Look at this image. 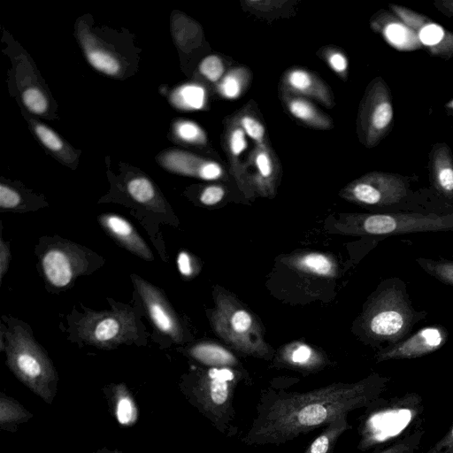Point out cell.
I'll list each match as a JSON object with an SVG mask.
<instances>
[{"mask_svg":"<svg viewBox=\"0 0 453 453\" xmlns=\"http://www.w3.org/2000/svg\"><path fill=\"white\" fill-rule=\"evenodd\" d=\"M178 39L185 49H193L200 45L203 34L201 27L193 20L182 18L179 22Z\"/></svg>","mask_w":453,"mask_h":453,"instance_id":"cell-30","label":"cell"},{"mask_svg":"<svg viewBox=\"0 0 453 453\" xmlns=\"http://www.w3.org/2000/svg\"><path fill=\"white\" fill-rule=\"evenodd\" d=\"M295 267L299 270L319 276H334L335 274V264L327 256L312 252L304 254L295 261Z\"/></svg>","mask_w":453,"mask_h":453,"instance_id":"cell-25","label":"cell"},{"mask_svg":"<svg viewBox=\"0 0 453 453\" xmlns=\"http://www.w3.org/2000/svg\"><path fill=\"white\" fill-rule=\"evenodd\" d=\"M211 321L215 332L238 351L269 360L271 349L253 316L231 296L219 293Z\"/></svg>","mask_w":453,"mask_h":453,"instance_id":"cell-5","label":"cell"},{"mask_svg":"<svg viewBox=\"0 0 453 453\" xmlns=\"http://www.w3.org/2000/svg\"><path fill=\"white\" fill-rule=\"evenodd\" d=\"M448 340V329L441 324H433L421 327L396 343L380 349L375 360L380 363L422 357L441 349Z\"/></svg>","mask_w":453,"mask_h":453,"instance_id":"cell-10","label":"cell"},{"mask_svg":"<svg viewBox=\"0 0 453 453\" xmlns=\"http://www.w3.org/2000/svg\"><path fill=\"white\" fill-rule=\"evenodd\" d=\"M424 453H453V426L440 441Z\"/></svg>","mask_w":453,"mask_h":453,"instance_id":"cell-41","label":"cell"},{"mask_svg":"<svg viewBox=\"0 0 453 453\" xmlns=\"http://www.w3.org/2000/svg\"><path fill=\"white\" fill-rule=\"evenodd\" d=\"M324 58L330 68L338 73L342 79L346 77L349 62L346 55L335 48H326L323 50Z\"/></svg>","mask_w":453,"mask_h":453,"instance_id":"cell-35","label":"cell"},{"mask_svg":"<svg viewBox=\"0 0 453 453\" xmlns=\"http://www.w3.org/2000/svg\"><path fill=\"white\" fill-rule=\"evenodd\" d=\"M20 203L19 195L13 189L0 185V206L4 209L16 207Z\"/></svg>","mask_w":453,"mask_h":453,"instance_id":"cell-40","label":"cell"},{"mask_svg":"<svg viewBox=\"0 0 453 453\" xmlns=\"http://www.w3.org/2000/svg\"><path fill=\"white\" fill-rule=\"evenodd\" d=\"M433 4L442 15L453 18V0H435Z\"/></svg>","mask_w":453,"mask_h":453,"instance_id":"cell-45","label":"cell"},{"mask_svg":"<svg viewBox=\"0 0 453 453\" xmlns=\"http://www.w3.org/2000/svg\"><path fill=\"white\" fill-rule=\"evenodd\" d=\"M340 196L370 209L372 213L453 211L441 203L428 188L414 189L412 177L397 173L369 172L347 184Z\"/></svg>","mask_w":453,"mask_h":453,"instance_id":"cell-3","label":"cell"},{"mask_svg":"<svg viewBox=\"0 0 453 453\" xmlns=\"http://www.w3.org/2000/svg\"><path fill=\"white\" fill-rule=\"evenodd\" d=\"M243 378L240 370L211 367L197 380L196 396L202 411L222 434L234 432V395Z\"/></svg>","mask_w":453,"mask_h":453,"instance_id":"cell-6","label":"cell"},{"mask_svg":"<svg viewBox=\"0 0 453 453\" xmlns=\"http://www.w3.org/2000/svg\"><path fill=\"white\" fill-rule=\"evenodd\" d=\"M117 417L121 424H127L132 420L134 417V408L128 399L123 398L119 402Z\"/></svg>","mask_w":453,"mask_h":453,"instance_id":"cell-42","label":"cell"},{"mask_svg":"<svg viewBox=\"0 0 453 453\" xmlns=\"http://www.w3.org/2000/svg\"><path fill=\"white\" fill-rule=\"evenodd\" d=\"M88 58L95 68L107 74H115L119 67L113 57L102 50L88 52Z\"/></svg>","mask_w":453,"mask_h":453,"instance_id":"cell-34","label":"cell"},{"mask_svg":"<svg viewBox=\"0 0 453 453\" xmlns=\"http://www.w3.org/2000/svg\"><path fill=\"white\" fill-rule=\"evenodd\" d=\"M444 108L449 115L453 116V98L445 104Z\"/></svg>","mask_w":453,"mask_h":453,"instance_id":"cell-46","label":"cell"},{"mask_svg":"<svg viewBox=\"0 0 453 453\" xmlns=\"http://www.w3.org/2000/svg\"><path fill=\"white\" fill-rule=\"evenodd\" d=\"M389 380L373 372L356 382L332 383L307 392L264 389L241 441L247 446H265L293 441L325 427L342 414L373 406Z\"/></svg>","mask_w":453,"mask_h":453,"instance_id":"cell-1","label":"cell"},{"mask_svg":"<svg viewBox=\"0 0 453 453\" xmlns=\"http://www.w3.org/2000/svg\"><path fill=\"white\" fill-rule=\"evenodd\" d=\"M340 232L375 237L453 232V211L344 214L340 219Z\"/></svg>","mask_w":453,"mask_h":453,"instance_id":"cell-4","label":"cell"},{"mask_svg":"<svg viewBox=\"0 0 453 453\" xmlns=\"http://www.w3.org/2000/svg\"><path fill=\"white\" fill-rule=\"evenodd\" d=\"M428 312L417 310L399 277L382 280L370 295L357 322V331L367 344L384 348L409 336Z\"/></svg>","mask_w":453,"mask_h":453,"instance_id":"cell-2","label":"cell"},{"mask_svg":"<svg viewBox=\"0 0 453 453\" xmlns=\"http://www.w3.org/2000/svg\"><path fill=\"white\" fill-rule=\"evenodd\" d=\"M6 350L12 366L30 380L42 378L48 371L46 359L31 334L15 326L6 333Z\"/></svg>","mask_w":453,"mask_h":453,"instance_id":"cell-11","label":"cell"},{"mask_svg":"<svg viewBox=\"0 0 453 453\" xmlns=\"http://www.w3.org/2000/svg\"><path fill=\"white\" fill-rule=\"evenodd\" d=\"M282 101L288 111L297 120L315 129H330L331 119L305 97L282 92Z\"/></svg>","mask_w":453,"mask_h":453,"instance_id":"cell-20","label":"cell"},{"mask_svg":"<svg viewBox=\"0 0 453 453\" xmlns=\"http://www.w3.org/2000/svg\"><path fill=\"white\" fill-rule=\"evenodd\" d=\"M250 81V73L245 67L229 70L217 84V91L225 99H236L245 90Z\"/></svg>","mask_w":453,"mask_h":453,"instance_id":"cell-24","label":"cell"},{"mask_svg":"<svg viewBox=\"0 0 453 453\" xmlns=\"http://www.w3.org/2000/svg\"><path fill=\"white\" fill-rule=\"evenodd\" d=\"M165 165L177 173L206 180L220 179L224 174V169L218 162L183 151H174L168 154Z\"/></svg>","mask_w":453,"mask_h":453,"instance_id":"cell-16","label":"cell"},{"mask_svg":"<svg viewBox=\"0 0 453 453\" xmlns=\"http://www.w3.org/2000/svg\"><path fill=\"white\" fill-rule=\"evenodd\" d=\"M132 278L154 325L174 342H181V326L162 293L143 279L136 275H133Z\"/></svg>","mask_w":453,"mask_h":453,"instance_id":"cell-12","label":"cell"},{"mask_svg":"<svg viewBox=\"0 0 453 453\" xmlns=\"http://www.w3.org/2000/svg\"><path fill=\"white\" fill-rule=\"evenodd\" d=\"M393 122L390 88L382 77H375L359 104L357 131L360 142L367 149L377 146L389 134Z\"/></svg>","mask_w":453,"mask_h":453,"instance_id":"cell-7","label":"cell"},{"mask_svg":"<svg viewBox=\"0 0 453 453\" xmlns=\"http://www.w3.org/2000/svg\"><path fill=\"white\" fill-rule=\"evenodd\" d=\"M127 189L130 196L141 203H150L155 197V189L145 178L132 180L127 185Z\"/></svg>","mask_w":453,"mask_h":453,"instance_id":"cell-32","label":"cell"},{"mask_svg":"<svg viewBox=\"0 0 453 453\" xmlns=\"http://www.w3.org/2000/svg\"><path fill=\"white\" fill-rule=\"evenodd\" d=\"M199 71L211 82H219L225 74V65L219 56L210 55L201 61Z\"/></svg>","mask_w":453,"mask_h":453,"instance_id":"cell-33","label":"cell"},{"mask_svg":"<svg viewBox=\"0 0 453 453\" xmlns=\"http://www.w3.org/2000/svg\"><path fill=\"white\" fill-rule=\"evenodd\" d=\"M280 362L285 365L308 372L320 369L326 363L320 353L302 342L288 345L281 352Z\"/></svg>","mask_w":453,"mask_h":453,"instance_id":"cell-21","label":"cell"},{"mask_svg":"<svg viewBox=\"0 0 453 453\" xmlns=\"http://www.w3.org/2000/svg\"><path fill=\"white\" fill-rule=\"evenodd\" d=\"M189 353L196 360L210 367L237 370L240 365L232 352L215 343H198L190 349Z\"/></svg>","mask_w":453,"mask_h":453,"instance_id":"cell-22","label":"cell"},{"mask_svg":"<svg viewBox=\"0 0 453 453\" xmlns=\"http://www.w3.org/2000/svg\"><path fill=\"white\" fill-rule=\"evenodd\" d=\"M246 134L234 119L226 130V150L229 160L230 171L239 188L250 193L246 164L241 160L242 154L248 148Z\"/></svg>","mask_w":453,"mask_h":453,"instance_id":"cell-17","label":"cell"},{"mask_svg":"<svg viewBox=\"0 0 453 453\" xmlns=\"http://www.w3.org/2000/svg\"><path fill=\"white\" fill-rule=\"evenodd\" d=\"M282 92L319 101L327 108L334 104L329 87L313 73L303 68L288 70L281 80Z\"/></svg>","mask_w":453,"mask_h":453,"instance_id":"cell-15","label":"cell"},{"mask_svg":"<svg viewBox=\"0 0 453 453\" xmlns=\"http://www.w3.org/2000/svg\"><path fill=\"white\" fill-rule=\"evenodd\" d=\"M10 261V250H9V244L4 240H1L0 242V274L1 279H3L4 275L5 274Z\"/></svg>","mask_w":453,"mask_h":453,"instance_id":"cell-44","label":"cell"},{"mask_svg":"<svg viewBox=\"0 0 453 453\" xmlns=\"http://www.w3.org/2000/svg\"><path fill=\"white\" fill-rule=\"evenodd\" d=\"M100 220L107 231L130 251L146 260L153 259L150 250L127 220L116 215H105Z\"/></svg>","mask_w":453,"mask_h":453,"instance_id":"cell-19","label":"cell"},{"mask_svg":"<svg viewBox=\"0 0 453 453\" xmlns=\"http://www.w3.org/2000/svg\"><path fill=\"white\" fill-rule=\"evenodd\" d=\"M348 413L337 417L308 445L303 453H334L339 438L351 429Z\"/></svg>","mask_w":453,"mask_h":453,"instance_id":"cell-23","label":"cell"},{"mask_svg":"<svg viewBox=\"0 0 453 453\" xmlns=\"http://www.w3.org/2000/svg\"><path fill=\"white\" fill-rule=\"evenodd\" d=\"M415 261L425 273L438 281L453 287V260L417 257Z\"/></svg>","mask_w":453,"mask_h":453,"instance_id":"cell-27","label":"cell"},{"mask_svg":"<svg viewBox=\"0 0 453 453\" xmlns=\"http://www.w3.org/2000/svg\"><path fill=\"white\" fill-rule=\"evenodd\" d=\"M425 431L417 427L403 434L387 447L373 453H416L419 449Z\"/></svg>","mask_w":453,"mask_h":453,"instance_id":"cell-28","label":"cell"},{"mask_svg":"<svg viewBox=\"0 0 453 453\" xmlns=\"http://www.w3.org/2000/svg\"><path fill=\"white\" fill-rule=\"evenodd\" d=\"M429 187L443 204L453 208V153L443 142H436L428 153Z\"/></svg>","mask_w":453,"mask_h":453,"instance_id":"cell-13","label":"cell"},{"mask_svg":"<svg viewBox=\"0 0 453 453\" xmlns=\"http://www.w3.org/2000/svg\"><path fill=\"white\" fill-rule=\"evenodd\" d=\"M172 101L181 109L200 110L205 105L206 91L200 85H183L173 94Z\"/></svg>","mask_w":453,"mask_h":453,"instance_id":"cell-26","label":"cell"},{"mask_svg":"<svg viewBox=\"0 0 453 453\" xmlns=\"http://www.w3.org/2000/svg\"><path fill=\"white\" fill-rule=\"evenodd\" d=\"M176 134L183 141L194 144H204L207 142L204 131L196 123L188 120L176 124Z\"/></svg>","mask_w":453,"mask_h":453,"instance_id":"cell-31","label":"cell"},{"mask_svg":"<svg viewBox=\"0 0 453 453\" xmlns=\"http://www.w3.org/2000/svg\"><path fill=\"white\" fill-rule=\"evenodd\" d=\"M225 196V189L219 185H211L206 187L200 196V201L205 205H213L218 203Z\"/></svg>","mask_w":453,"mask_h":453,"instance_id":"cell-39","label":"cell"},{"mask_svg":"<svg viewBox=\"0 0 453 453\" xmlns=\"http://www.w3.org/2000/svg\"><path fill=\"white\" fill-rule=\"evenodd\" d=\"M288 1L283 0H249L242 2L246 9L257 14L277 13L286 8Z\"/></svg>","mask_w":453,"mask_h":453,"instance_id":"cell-36","label":"cell"},{"mask_svg":"<svg viewBox=\"0 0 453 453\" xmlns=\"http://www.w3.org/2000/svg\"><path fill=\"white\" fill-rule=\"evenodd\" d=\"M234 120L242 128L246 135L255 142V145L267 144L265 127L256 117L250 113H242Z\"/></svg>","mask_w":453,"mask_h":453,"instance_id":"cell-29","label":"cell"},{"mask_svg":"<svg viewBox=\"0 0 453 453\" xmlns=\"http://www.w3.org/2000/svg\"><path fill=\"white\" fill-rule=\"evenodd\" d=\"M388 7L396 18L414 32L420 45L432 56L453 60V32L405 6L390 4Z\"/></svg>","mask_w":453,"mask_h":453,"instance_id":"cell-9","label":"cell"},{"mask_svg":"<svg viewBox=\"0 0 453 453\" xmlns=\"http://www.w3.org/2000/svg\"><path fill=\"white\" fill-rule=\"evenodd\" d=\"M250 193L272 196L275 191L278 165L266 145H255L245 162Z\"/></svg>","mask_w":453,"mask_h":453,"instance_id":"cell-14","label":"cell"},{"mask_svg":"<svg viewBox=\"0 0 453 453\" xmlns=\"http://www.w3.org/2000/svg\"><path fill=\"white\" fill-rule=\"evenodd\" d=\"M135 319L127 310L90 312L78 324V334L91 343L111 345L133 338L136 333Z\"/></svg>","mask_w":453,"mask_h":453,"instance_id":"cell-8","label":"cell"},{"mask_svg":"<svg viewBox=\"0 0 453 453\" xmlns=\"http://www.w3.org/2000/svg\"><path fill=\"white\" fill-rule=\"evenodd\" d=\"M177 264L178 268L182 275L188 277L193 273L191 259L187 252H180L177 258Z\"/></svg>","mask_w":453,"mask_h":453,"instance_id":"cell-43","label":"cell"},{"mask_svg":"<svg viewBox=\"0 0 453 453\" xmlns=\"http://www.w3.org/2000/svg\"><path fill=\"white\" fill-rule=\"evenodd\" d=\"M23 101L26 106L35 113H42L47 108V101L41 91L31 88L23 94Z\"/></svg>","mask_w":453,"mask_h":453,"instance_id":"cell-37","label":"cell"},{"mask_svg":"<svg viewBox=\"0 0 453 453\" xmlns=\"http://www.w3.org/2000/svg\"><path fill=\"white\" fill-rule=\"evenodd\" d=\"M36 134L41 139V141L47 146L49 149L52 150H58L62 148V142L58 138V136L53 133L48 127L38 125L36 126Z\"/></svg>","mask_w":453,"mask_h":453,"instance_id":"cell-38","label":"cell"},{"mask_svg":"<svg viewBox=\"0 0 453 453\" xmlns=\"http://www.w3.org/2000/svg\"><path fill=\"white\" fill-rule=\"evenodd\" d=\"M47 280L55 287L67 286L76 272L77 260L71 252L54 248L48 250L42 260Z\"/></svg>","mask_w":453,"mask_h":453,"instance_id":"cell-18","label":"cell"}]
</instances>
